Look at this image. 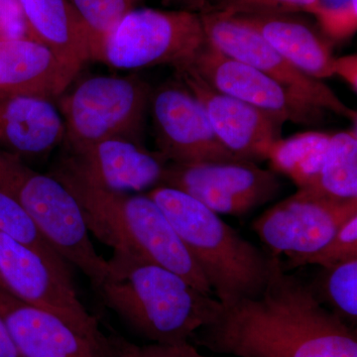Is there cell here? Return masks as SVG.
Returning a JSON list of instances; mask_svg holds the SVG:
<instances>
[{"label":"cell","mask_w":357,"mask_h":357,"mask_svg":"<svg viewBox=\"0 0 357 357\" xmlns=\"http://www.w3.org/2000/svg\"><path fill=\"white\" fill-rule=\"evenodd\" d=\"M310 283L324 306L351 326L357 321V258L321 268Z\"/></svg>","instance_id":"cell-23"},{"label":"cell","mask_w":357,"mask_h":357,"mask_svg":"<svg viewBox=\"0 0 357 357\" xmlns=\"http://www.w3.org/2000/svg\"><path fill=\"white\" fill-rule=\"evenodd\" d=\"M316 0H211L203 13L227 15L307 13Z\"/></svg>","instance_id":"cell-28"},{"label":"cell","mask_w":357,"mask_h":357,"mask_svg":"<svg viewBox=\"0 0 357 357\" xmlns=\"http://www.w3.org/2000/svg\"><path fill=\"white\" fill-rule=\"evenodd\" d=\"M210 1L211 0H162L165 6L194 13H201Z\"/></svg>","instance_id":"cell-33"},{"label":"cell","mask_w":357,"mask_h":357,"mask_svg":"<svg viewBox=\"0 0 357 357\" xmlns=\"http://www.w3.org/2000/svg\"><path fill=\"white\" fill-rule=\"evenodd\" d=\"M357 215V199H340L299 189L253 222V229L271 255L303 256L314 252Z\"/></svg>","instance_id":"cell-11"},{"label":"cell","mask_w":357,"mask_h":357,"mask_svg":"<svg viewBox=\"0 0 357 357\" xmlns=\"http://www.w3.org/2000/svg\"><path fill=\"white\" fill-rule=\"evenodd\" d=\"M0 357H22L11 337L6 319L1 314H0Z\"/></svg>","instance_id":"cell-32"},{"label":"cell","mask_w":357,"mask_h":357,"mask_svg":"<svg viewBox=\"0 0 357 357\" xmlns=\"http://www.w3.org/2000/svg\"><path fill=\"white\" fill-rule=\"evenodd\" d=\"M199 14L206 40L223 54L272 77L310 105L356 123V110L347 107L323 82L294 67L252 27L227 14Z\"/></svg>","instance_id":"cell-10"},{"label":"cell","mask_w":357,"mask_h":357,"mask_svg":"<svg viewBox=\"0 0 357 357\" xmlns=\"http://www.w3.org/2000/svg\"><path fill=\"white\" fill-rule=\"evenodd\" d=\"M146 194L165 213L220 303L262 293L271 255L246 241L218 213L180 190L158 185Z\"/></svg>","instance_id":"cell-3"},{"label":"cell","mask_w":357,"mask_h":357,"mask_svg":"<svg viewBox=\"0 0 357 357\" xmlns=\"http://www.w3.org/2000/svg\"><path fill=\"white\" fill-rule=\"evenodd\" d=\"M199 13L135 8L103 40L91 61L121 70L187 65L206 42Z\"/></svg>","instance_id":"cell-7"},{"label":"cell","mask_w":357,"mask_h":357,"mask_svg":"<svg viewBox=\"0 0 357 357\" xmlns=\"http://www.w3.org/2000/svg\"><path fill=\"white\" fill-rule=\"evenodd\" d=\"M79 72L30 38L0 40V93L57 100Z\"/></svg>","instance_id":"cell-17"},{"label":"cell","mask_w":357,"mask_h":357,"mask_svg":"<svg viewBox=\"0 0 357 357\" xmlns=\"http://www.w3.org/2000/svg\"><path fill=\"white\" fill-rule=\"evenodd\" d=\"M0 232L32 249L60 271L72 274L70 263L49 243L27 211L2 192H0Z\"/></svg>","instance_id":"cell-24"},{"label":"cell","mask_w":357,"mask_h":357,"mask_svg":"<svg viewBox=\"0 0 357 357\" xmlns=\"http://www.w3.org/2000/svg\"><path fill=\"white\" fill-rule=\"evenodd\" d=\"M30 38L29 28L17 0H0V40Z\"/></svg>","instance_id":"cell-30"},{"label":"cell","mask_w":357,"mask_h":357,"mask_svg":"<svg viewBox=\"0 0 357 357\" xmlns=\"http://www.w3.org/2000/svg\"><path fill=\"white\" fill-rule=\"evenodd\" d=\"M0 314L22 357H114L112 344H96L55 314L3 290Z\"/></svg>","instance_id":"cell-16"},{"label":"cell","mask_w":357,"mask_h":357,"mask_svg":"<svg viewBox=\"0 0 357 357\" xmlns=\"http://www.w3.org/2000/svg\"><path fill=\"white\" fill-rule=\"evenodd\" d=\"M96 291L103 304L150 344L191 342L217 312L220 301L182 276L122 251H114Z\"/></svg>","instance_id":"cell-2"},{"label":"cell","mask_w":357,"mask_h":357,"mask_svg":"<svg viewBox=\"0 0 357 357\" xmlns=\"http://www.w3.org/2000/svg\"><path fill=\"white\" fill-rule=\"evenodd\" d=\"M0 277L14 297L55 314L96 344L112 347L110 337L79 299L72 274L60 271L32 249L1 232Z\"/></svg>","instance_id":"cell-8"},{"label":"cell","mask_w":357,"mask_h":357,"mask_svg":"<svg viewBox=\"0 0 357 357\" xmlns=\"http://www.w3.org/2000/svg\"><path fill=\"white\" fill-rule=\"evenodd\" d=\"M333 75H337L344 79L356 93L357 89V56H344L335 59Z\"/></svg>","instance_id":"cell-31"},{"label":"cell","mask_w":357,"mask_h":357,"mask_svg":"<svg viewBox=\"0 0 357 357\" xmlns=\"http://www.w3.org/2000/svg\"><path fill=\"white\" fill-rule=\"evenodd\" d=\"M307 190L332 198L357 199L356 128L331 136L325 163Z\"/></svg>","instance_id":"cell-22"},{"label":"cell","mask_w":357,"mask_h":357,"mask_svg":"<svg viewBox=\"0 0 357 357\" xmlns=\"http://www.w3.org/2000/svg\"><path fill=\"white\" fill-rule=\"evenodd\" d=\"M0 290L6 291V292H8V290H7L6 283H4V281L2 280L1 277H0Z\"/></svg>","instance_id":"cell-34"},{"label":"cell","mask_w":357,"mask_h":357,"mask_svg":"<svg viewBox=\"0 0 357 357\" xmlns=\"http://www.w3.org/2000/svg\"><path fill=\"white\" fill-rule=\"evenodd\" d=\"M88 33L91 61L103 40L141 0H70Z\"/></svg>","instance_id":"cell-25"},{"label":"cell","mask_w":357,"mask_h":357,"mask_svg":"<svg viewBox=\"0 0 357 357\" xmlns=\"http://www.w3.org/2000/svg\"><path fill=\"white\" fill-rule=\"evenodd\" d=\"M30 39L48 47L62 62L79 73L91 61L86 28L70 0H17Z\"/></svg>","instance_id":"cell-20"},{"label":"cell","mask_w":357,"mask_h":357,"mask_svg":"<svg viewBox=\"0 0 357 357\" xmlns=\"http://www.w3.org/2000/svg\"><path fill=\"white\" fill-rule=\"evenodd\" d=\"M175 70L176 77L201 103L223 146L241 160L256 163L268 159L274 143L281 139L284 122L211 88L188 66Z\"/></svg>","instance_id":"cell-15"},{"label":"cell","mask_w":357,"mask_h":357,"mask_svg":"<svg viewBox=\"0 0 357 357\" xmlns=\"http://www.w3.org/2000/svg\"><path fill=\"white\" fill-rule=\"evenodd\" d=\"M357 258V215L342 225L328 243L310 255L290 256L287 262H283L285 270L305 266L318 265L321 268L335 266Z\"/></svg>","instance_id":"cell-26"},{"label":"cell","mask_w":357,"mask_h":357,"mask_svg":"<svg viewBox=\"0 0 357 357\" xmlns=\"http://www.w3.org/2000/svg\"><path fill=\"white\" fill-rule=\"evenodd\" d=\"M49 174L77 199L86 229L98 241L114 251L156 263L204 293H213L165 213L147 194L96 189L54 169Z\"/></svg>","instance_id":"cell-4"},{"label":"cell","mask_w":357,"mask_h":357,"mask_svg":"<svg viewBox=\"0 0 357 357\" xmlns=\"http://www.w3.org/2000/svg\"><path fill=\"white\" fill-rule=\"evenodd\" d=\"M160 185L180 190L218 215H243L268 203L282 187L276 172L246 160L168 163Z\"/></svg>","instance_id":"cell-9"},{"label":"cell","mask_w":357,"mask_h":357,"mask_svg":"<svg viewBox=\"0 0 357 357\" xmlns=\"http://www.w3.org/2000/svg\"><path fill=\"white\" fill-rule=\"evenodd\" d=\"M331 136L307 131L276 141L268 154L272 170L287 176L299 189L311 187L325 163Z\"/></svg>","instance_id":"cell-21"},{"label":"cell","mask_w":357,"mask_h":357,"mask_svg":"<svg viewBox=\"0 0 357 357\" xmlns=\"http://www.w3.org/2000/svg\"><path fill=\"white\" fill-rule=\"evenodd\" d=\"M64 138V121L52 100L0 93V149L25 161L43 158Z\"/></svg>","instance_id":"cell-18"},{"label":"cell","mask_w":357,"mask_h":357,"mask_svg":"<svg viewBox=\"0 0 357 357\" xmlns=\"http://www.w3.org/2000/svg\"><path fill=\"white\" fill-rule=\"evenodd\" d=\"M149 110L157 151L169 163L241 160L223 146L201 103L177 77L152 89Z\"/></svg>","instance_id":"cell-12"},{"label":"cell","mask_w":357,"mask_h":357,"mask_svg":"<svg viewBox=\"0 0 357 357\" xmlns=\"http://www.w3.org/2000/svg\"><path fill=\"white\" fill-rule=\"evenodd\" d=\"M110 340L114 357H208L202 354L192 342L136 345L119 337H110Z\"/></svg>","instance_id":"cell-29"},{"label":"cell","mask_w":357,"mask_h":357,"mask_svg":"<svg viewBox=\"0 0 357 357\" xmlns=\"http://www.w3.org/2000/svg\"><path fill=\"white\" fill-rule=\"evenodd\" d=\"M184 66L220 93L248 103L282 122L314 126L325 116V110L305 102L260 70L225 55L208 40Z\"/></svg>","instance_id":"cell-14"},{"label":"cell","mask_w":357,"mask_h":357,"mask_svg":"<svg viewBox=\"0 0 357 357\" xmlns=\"http://www.w3.org/2000/svg\"><path fill=\"white\" fill-rule=\"evenodd\" d=\"M0 192L27 211L53 248L79 268L93 288L102 281L109 262L93 248L77 199L57 178L0 149Z\"/></svg>","instance_id":"cell-5"},{"label":"cell","mask_w":357,"mask_h":357,"mask_svg":"<svg viewBox=\"0 0 357 357\" xmlns=\"http://www.w3.org/2000/svg\"><path fill=\"white\" fill-rule=\"evenodd\" d=\"M168 163L143 143L117 137L75 149L63 148L51 169L96 189L141 192L161 185Z\"/></svg>","instance_id":"cell-13"},{"label":"cell","mask_w":357,"mask_h":357,"mask_svg":"<svg viewBox=\"0 0 357 357\" xmlns=\"http://www.w3.org/2000/svg\"><path fill=\"white\" fill-rule=\"evenodd\" d=\"M250 26L294 67L314 79L333 76V56L328 39L294 14L231 15Z\"/></svg>","instance_id":"cell-19"},{"label":"cell","mask_w":357,"mask_h":357,"mask_svg":"<svg viewBox=\"0 0 357 357\" xmlns=\"http://www.w3.org/2000/svg\"><path fill=\"white\" fill-rule=\"evenodd\" d=\"M236 357H357L356 328L319 302L309 284L271 255L259 296L220 302L191 342Z\"/></svg>","instance_id":"cell-1"},{"label":"cell","mask_w":357,"mask_h":357,"mask_svg":"<svg viewBox=\"0 0 357 357\" xmlns=\"http://www.w3.org/2000/svg\"><path fill=\"white\" fill-rule=\"evenodd\" d=\"M151 86L137 75L96 76L59 100L65 126L63 148L75 149L109 138L142 143Z\"/></svg>","instance_id":"cell-6"},{"label":"cell","mask_w":357,"mask_h":357,"mask_svg":"<svg viewBox=\"0 0 357 357\" xmlns=\"http://www.w3.org/2000/svg\"><path fill=\"white\" fill-rule=\"evenodd\" d=\"M357 0H316L307 13L314 14L330 41L351 37L357 28Z\"/></svg>","instance_id":"cell-27"}]
</instances>
